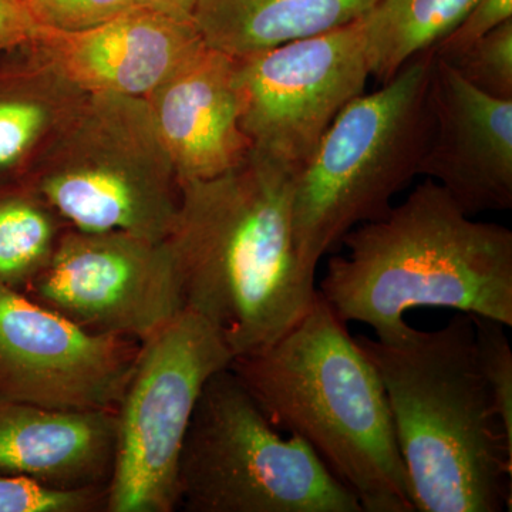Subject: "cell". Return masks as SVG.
<instances>
[{
  "mask_svg": "<svg viewBox=\"0 0 512 512\" xmlns=\"http://www.w3.org/2000/svg\"><path fill=\"white\" fill-rule=\"evenodd\" d=\"M444 62L480 92L511 100L512 19Z\"/></svg>",
  "mask_w": 512,
  "mask_h": 512,
  "instance_id": "cell-21",
  "label": "cell"
},
{
  "mask_svg": "<svg viewBox=\"0 0 512 512\" xmlns=\"http://www.w3.org/2000/svg\"><path fill=\"white\" fill-rule=\"evenodd\" d=\"M117 412H74L0 399V473L59 488L109 487Z\"/></svg>",
  "mask_w": 512,
  "mask_h": 512,
  "instance_id": "cell-15",
  "label": "cell"
},
{
  "mask_svg": "<svg viewBox=\"0 0 512 512\" xmlns=\"http://www.w3.org/2000/svg\"><path fill=\"white\" fill-rule=\"evenodd\" d=\"M144 100L180 184L220 177L254 148L239 119L235 59L207 45Z\"/></svg>",
  "mask_w": 512,
  "mask_h": 512,
  "instance_id": "cell-14",
  "label": "cell"
},
{
  "mask_svg": "<svg viewBox=\"0 0 512 512\" xmlns=\"http://www.w3.org/2000/svg\"><path fill=\"white\" fill-rule=\"evenodd\" d=\"M37 28L80 32L134 9L133 0H26Z\"/></svg>",
  "mask_w": 512,
  "mask_h": 512,
  "instance_id": "cell-23",
  "label": "cell"
},
{
  "mask_svg": "<svg viewBox=\"0 0 512 512\" xmlns=\"http://www.w3.org/2000/svg\"><path fill=\"white\" fill-rule=\"evenodd\" d=\"M433 60V49L420 53L377 92L350 100L296 175V252L312 281L323 255L357 225L386 217L416 177L433 127Z\"/></svg>",
  "mask_w": 512,
  "mask_h": 512,
  "instance_id": "cell-5",
  "label": "cell"
},
{
  "mask_svg": "<svg viewBox=\"0 0 512 512\" xmlns=\"http://www.w3.org/2000/svg\"><path fill=\"white\" fill-rule=\"evenodd\" d=\"M141 342L97 333L0 286V399L117 412Z\"/></svg>",
  "mask_w": 512,
  "mask_h": 512,
  "instance_id": "cell-11",
  "label": "cell"
},
{
  "mask_svg": "<svg viewBox=\"0 0 512 512\" xmlns=\"http://www.w3.org/2000/svg\"><path fill=\"white\" fill-rule=\"evenodd\" d=\"M512 19V0H477L463 20L434 46V56L448 60Z\"/></svg>",
  "mask_w": 512,
  "mask_h": 512,
  "instance_id": "cell-24",
  "label": "cell"
},
{
  "mask_svg": "<svg viewBox=\"0 0 512 512\" xmlns=\"http://www.w3.org/2000/svg\"><path fill=\"white\" fill-rule=\"evenodd\" d=\"M229 369L269 423L306 441L363 511H416L382 380L319 292L281 338Z\"/></svg>",
  "mask_w": 512,
  "mask_h": 512,
  "instance_id": "cell-4",
  "label": "cell"
},
{
  "mask_svg": "<svg viewBox=\"0 0 512 512\" xmlns=\"http://www.w3.org/2000/svg\"><path fill=\"white\" fill-rule=\"evenodd\" d=\"M84 329L143 342L184 309L168 242L72 232L22 291Z\"/></svg>",
  "mask_w": 512,
  "mask_h": 512,
  "instance_id": "cell-10",
  "label": "cell"
},
{
  "mask_svg": "<svg viewBox=\"0 0 512 512\" xmlns=\"http://www.w3.org/2000/svg\"><path fill=\"white\" fill-rule=\"evenodd\" d=\"M10 53L0 56V188L25 178L49 123L45 101L35 96L28 74Z\"/></svg>",
  "mask_w": 512,
  "mask_h": 512,
  "instance_id": "cell-19",
  "label": "cell"
},
{
  "mask_svg": "<svg viewBox=\"0 0 512 512\" xmlns=\"http://www.w3.org/2000/svg\"><path fill=\"white\" fill-rule=\"evenodd\" d=\"M70 128L37 171V194L76 231L167 241L181 185L146 100L94 94Z\"/></svg>",
  "mask_w": 512,
  "mask_h": 512,
  "instance_id": "cell-7",
  "label": "cell"
},
{
  "mask_svg": "<svg viewBox=\"0 0 512 512\" xmlns=\"http://www.w3.org/2000/svg\"><path fill=\"white\" fill-rule=\"evenodd\" d=\"M362 19L235 59L239 119L254 150L292 173L305 167L343 107L365 90Z\"/></svg>",
  "mask_w": 512,
  "mask_h": 512,
  "instance_id": "cell-9",
  "label": "cell"
},
{
  "mask_svg": "<svg viewBox=\"0 0 512 512\" xmlns=\"http://www.w3.org/2000/svg\"><path fill=\"white\" fill-rule=\"evenodd\" d=\"M376 0H197L192 22L205 45L241 59L343 28Z\"/></svg>",
  "mask_w": 512,
  "mask_h": 512,
  "instance_id": "cell-16",
  "label": "cell"
},
{
  "mask_svg": "<svg viewBox=\"0 0 512 512\" xmlns=\"http://www.w3.org/2000/svg\"><path fill=\"white\" fill-rule=\"evenodd\" d=\"M477 0H376L362 19L370 76L390 82L444 39Z\"/></svg>",
  "mask_w": 512,
  "mask_h": 512,
  "instance_id": "cell-17",
  "label": "cell"
},
{
  "mask_svg": "<svg viewBox=\"0 0 512 512\" xmlns=\"http://www.w3.org/2000/svg\"><path fill=\"white\" fill-rule=\"evenodd\" d=\"M36 30L26 0H0V56L32 43Z\"/></svg>",
  "mask_w": 512,
  "mask_h": 512,
  "instance_id": "cell-25",
  "label": "cell"
},
{
  "mask_svg": "<svg viewBox=\"0 0 512 512\" xmlns=\"http://www.w3.org/2000/svg\"><path fill=\"white\" fill-rule=\"evenodd\" d=\"M340 244L318 292L342 322L394 338L410 309L447 308L512 326V232L471 220L430 178Z\"/></svg>",
  "mask_w": 512,
  "mask_h": 512,
  "instance_id": "cell-3",
  "label": "cell"
},
{
  "mask_svg": "<svg viewBox=\"0 0 512 512\" xmlns=\"http://www.w3.org/2000/svg\"><path fill=\"white\" fill-rule=\"evenodd\" d=\"M433 127L417 175L440 185L467 215L512 208V99L488 96L434 56Z\"/></svg>",
  "mask_w": 512,
  "mask_h": 512,
  "instance_id": "cell-12",
  "label": "cell"
},
{
  "mask_svg": "<svg viewBox=\"0 0 512 512\" xmlns=\"http://www.w3.org/2000/svg\"><path fill=\"white\" fill-rule=\"evenodd\" d=\"M234 356L210 323L183 309L141 342L117 409L107 512H173L178 467L202 389Z\"/></svg>",
  "mask_w": 512,
  "mask_h": 512,
  "instance_id": "cell-8",
  "label": "cell"
},
{
  "mask_svg": "<svg viewBox=\"0 0 512 512\" xmlns=\"http://www.w3.org/2000/svg\"><path fill=\"white\" fill-rule=\"evenodd\" d=\"M134 8L153 10L173 18L192 20L197 0H133Z\"/></svg>",
  "mask_w": 512,
  "mask_h": 512,
  "instance_id": "cell-26",
  "label": "cell"
},
{
  "mask_svg": "<svg viewBox=\"0 0 512 512\" xmlns=\"http://www.w3.org/2000/svg\"><path fill=\"white\" fill-rule=\"evenodd\" d=\"M191 512H363L301 437H284L229 367L205 384L178 467Z\"/></svg>",
  "mask_w": 512,
  "mask_h": 512,
  "instance_id": "cell-6",
  "label": "cell"
},
{
  "mask_svg": "<svg viewBox=\"0 0 512 512\" xmlns=\"http://www.w3.org/2000/svg\"><path fill=\"white\" fill-rule=\"evenodd\" d=\"M45 207L22 185L0 188V286L22 291L55 251Z\"/></svg>",
  "mask_w": 512,
  "mask_h": 512,
  "instance_id": "cell-18",
  "label": "cell"
},
{
  "mask_svg": "<svg viewBox=\"0 0 512 512\" xmlns=\"http://www.w3.org/2000/svg\"><path fill=\"white\" fill-rule=\"evenodd\" d=\"M107 488H59L35 478L0 473V512L106 511Z\"/></svg>",
  "mask_w": 512,
  "mask_h": 512,
  "instance_id": "cell-20",
  "label": "cell"
},
{
  "mask_svg": "<svg viewBox=\"0 0 512 512\" xmlns=\"http://www.w3.org/2000/svg\"><path fill=\"white\" fill-rule=\"evenodd\" d=\"M355 339L382 380L414 510L510 511L512 430L481 372L473 316Z\"/></svg>",
  "mask_w": 512,
  "mask_h": 512,
  "instance_id": "cell-2",
  "label": "cell"
},
{
  "mask_svg": "<svg viewBox=\"0 0 512 512\" xmlns=\"http://www.w3.org/2000/svg\"><path fill=\"white\" fill-rule=\"evenodd\" d=\"M296 175L252 148L228 173L180 184L167 242L184 309L207 320L234 359L281 338L318 295L296 252Z\"/></svg>",
  "mask_w": 512,
  "mask_h": 512,
  "instance_id": "cell-1",
  "label": "cell"
},
{
  "mask_svg": "<svg viewBox=\"0 0 512 512\" xmlns=\"http://www.w3.org/2000/svg\"><path fill=\"white\" fill-rule=\"evenodd\" d=\"M471 316L481 372L505 424L512 430V349L507 326L498 320Z\"/></svg>",
  "mask_w": 512,
  "mask_h": 512,
  "instance_id": "cell-22",
  "label": "cell"
},
{
  "mask_svg": "<svg viewBox=\"0 0 512 512\" xmlns=\"http://www.w3.org/2000/svg\"><path fill=\"white\" fill-rule=\"evenodd\" d=\"M32 43L74 86L130 99H147L205 46L192 20L138 8L80 32L37 28Z\"/></svg>",
  "mask_w": 512,
  "mask_h": 512,
  "instance_id": "cell-13",
  "label": "cell"
}]
</instances>
